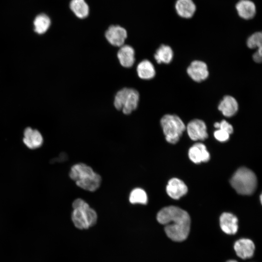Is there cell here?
Instances as JSON below:
<instances>
[{"mask_svg":"<svg viewBox=\"0 0 262 262\" xmlns=\"http://www.w3.org/2000/svg\"><path fill=\"white\" fill-rule=\"evenodd\" d=\"M70 178L79 187L90 192L97 190L101 182L100 176L83 163L74 164L69 172Z\"/></svg>","mask_w":262,"mask_h":262,"instance_id":"7a4b0ae2","label":"cell"},{"mask_svg":"<svg viewBox=\"0 0 262 262\" xmlns=\"http://www.w3.org/2000/svg\"><path fill=\"white\" fill-rule=\"evenodd\" d=\"M188 156L190 159L195 164L207 162L210 158L206 146L201 143H196L190 148Z\"/></svg>","mask_w":262,"mask_h":262,"instance_id":"5bb4252c","label":"cell"},{"mask_svg":"<svg viewBox=\"0 0 262 262\" xmlns=\"http://www.w3.org/2000/svg\"><path fill=\"white\" fill-rule=\"evenodd\" d=\"M227 262H237L235 260H229V261H227Z\"/></svg>","mask_w":262,"mask_h":262,"instance_id":"83f0119b","label":"cell"},{"mask_svg":"<svg viewBox=\"0 0 262 262\" xmlns=\"http://www.w3.org/2000/svg\"><path fill=\"white\" fill-rule=\"evenodd\" d=\"M218 109L224 116L231 117L238 111V103L234 98L227 95L220 101Z\"/></svg>","mask_w":262,"mask_h":262,"instance_id":"2e32d148","label":"cell"},{"mask_svg":"<svg viewBox=\"0 0 262 262\" xmlns=\"http://www.w3.org/2000/svg\"><path fill=\"white\" fill-rule=\"evenodd\" d=\"M218 129H221L224 131L229 134H231L233 131V129L232 125L225 120H223L219 122V127Z\"/></svg>","mask_w":262,"mask_h":262,"instance_id":"484cf974","label":"cell"},{"mask_svg":"<svg viewBox=\"0 0 262 262\" xmlns=\"http://www.w3.org/2000/svg\"><path fill=\"white\" fill-rule=\"evenodd\" d=\"M136 72L139 78L142 80L152 79L156 74L153 64L147 59L143 60L138 63L136 67Z\"/></svg>","mask_w":262,"mask_h":262,"instance_id":"d6986e66","label":"cell"},{"mask_svg":"<svg viewBox=\"0 0 262 262\" xmlns=\"http://www.w3.org/2000/svg\"><path fill=\"white\" fill-rule=\"evenodd\" d=\"M70 8L78 18L83 19L89 15V6L84 0H71Z\"/></svg>","mask_w":262,"mask_h":262,"instance_id":"44dd1931","label":"cell"},{"mask_svg":"<svg viewBox=\"0 0 262 262\" xmlns=\"http://www.w3.org/2000/svg\"><path fill=\"white\" fill-rule=\"evenodd\" d=\"M175 8L180 16L189 18L195 14L196 6L192 0H177Z\"/></svg>","mask_w":262,"mask_h":262,"instance_id":"ac0fdd59","label":"cell"},{"mask_svg":"<svg viewBox=\"0 0 262 262\" xmlns=\"http://www.w3.org/2000/svg\"><path fill=\"white\" fill-rule=\"evenodd\" d=\"M234 249L237 255L243 259L251 258L254 253L255 245L249 239L242 238L234 244Z\"/></svg>","mask_w":262,"mask_h":262,"instance_id":"7c38bea8","label":"cell"},{"mask_svg":"<svg viewBox=\"0 0 262 262\" xmlns=\"http://www.w3.org/2000/svg\"><path fill=\"white\" fill-rule=\"evenodd\" d=\"M117 57L120 65L125 68H130L135 63V51L132 47L124 44L119 47Z\"/></svg>","mask_w":262,"mask_h":262,"instance_id":"4fadbf2b","label":"cell"},{"mask_svg":"<svg viewBox=\"0 0 262 262\" xmlns=\"http://www.w3.org/2000/svg\"><path fill=\"white\" fill-rule=\"evenodd\" d=\"M105 37L111 45L120 47L125 44L127 32L125 28L119 25H111L105 32Z\"/></svg>","mask_w":262,"mask_h":262,"instance_id":"ba28073f","label":"cell"},{"mask_svg":"<svg viewBox=\"0 0 262 262\" xmlns=\"http://www.w3.org/2000/svg\"><path fill=\"white\" fill-rule=\"evenodd\" d=\"M236 216L229 213H223L220 217V226L223 232L228 234H235L238 229Z\"/></svg>","mask_w":262,"mask_h":262,"instance_id":"9a60e30c","label":"cell"},{"mask_svg":"<svg viewBox=\"0 0 262 262\" xmlns=\"http://www.w3.org/2000/svg\"><path fill=\"white\" fill-rule=\"evenodd\" d=\"M129 201L131 204H141L146 205L148 198L146 192L140 188L133 189L130 195Z\"/></svg>","mask_w":262,"mask_h":262,"instance_id":"603a6c76","label":"cell"},{"mask_svg":"<svg viewBox=\"0 0 262 262\" xmlns=\"http://www.w3.org/2000/svg\"><path fill=\"white\" fill-rule=\"evenodd\" d=\"M262 56V47L259 48L253 55V60L256 63H261Z\"/></svg>","mask_w":262,"mask_h":262,"instance_id":"4316f807","label":"cell"},{"mask_svg":"<svg viewBox=\"0 0 262 262\" xmlns=\"http://www.w3.org/2000/svg\"><path fill=\"white\" fill-rule=\"evenodd\" d=\"M22 135V143L30 150L38 149L44 143L43 136L37 129L28 127L23 131Z\"/></svg>","mask_w":262,"mask_h":262,"instance_id":"52a82bcc","label":"cell"},{"mask_svg":"<svg viewBox=\"0 0 262 262\" xmlns=\"http://www.w3.org/2000/svg\"><path fill=\"white\" fill-rule=\"evenodd\" d=\"M246 44L250 49L259 48L262 45V33L256 32L252 34L247 40Z\"/></svg>","mask_w":262,"mask_h":262,"instance_id":"cb8c5ba5","label":"cell"},{"mask_svg":"<svg viewBox=\"0 0 262 262\" xmlns=\"http://www.w3.org/2000/svg\"><path fill=\"white\" fill-rule=\"evenodd\" d=\"M158 222L164 225L167 236L175 242H181L188 237L191 220L184 210L174 206L163 208L157 213Z\"/></svg>","mask_w":262,"mask_h":262,"instance_id":"6da1fadb","label":"cell"},{"mask_svg":"<svg viewBox=\"0 0 262 262\" xmlns=\"http://www.w3.org/2000/svg\"><path fill=\"white\" fill-rule=\"evenodd\" d=\"M230 182L232 187L238 194L249 195L255 191L257 180L255 173L252 170L242 167L234 173Z\"/></svg>","mask_w":262,"mask_h":262,"instance_id":"277c9868","label":"cell"},{"mask_svg":"<svg viewBox=\"0 0 262 262\" xmlns=\"http://www.w3.org/2000/svg\"><path fill=\"white\" fill-rule=\"evenodd\" d=\"M213 134L215 139L221 142L227 141L229 137V134L221 129L216 130Z\"/></svg>","mask_w":262,"mask_h":262,"instance_id":"d4e9b609","label":"cell"},{"mask_svg":"<svg viewBox=\"0 0 262 262\" xmlns=\"http://www.w3.org/2000/svg\"><path fill=\"white\" fill-rule=\"evenodd\" d=\"M187 73L194 81L200 82L209 76L208 66L205 63L199 60L193 61L187 69Z\"/></svg>","mask_w":262,"mask_h":262,"instance_id":"30bf717a","label":"cell"},{"mask_svg":"<svg viewBox=\"0 0 262 262\" xmlns=\"http://www.w3.org/2000/svg\"><path fill=\"white\" fill-rule=\"evenodd\" d=\"M161 124L166 140L171 144L177 143L186 129L182 120L174 115H165L161 119Z\"/></svg>","mask_w":262,"mask_h":262,"instance_id":"8992f818","label":"cell"},{"mask_svg":"<svg viewBox=\"0 0 262 262\" xmlns=\"http://www.w3.org/2000/svg\"><path fill=\"white\" fill-rule=\"evenodd\" d=\"M139 99L140 95L137 90L124 87L116 93L114 105L117 110L122 111L125 115H129L137 109Z\"/></svg>","mask_w":262,"mask_h":262,"instance_id":"5b68a950","label":"cell"},{"mask_svg":"<svg viewBox=\"0 0 262 262\" xmlns=\"http://www.w3.org/2000/svg\"><path fill=\"white\" fill-rule=\"evenodd\" d=\"M71 218L75 226L79 229H87L94 225L97 220L96 211L81 198L74 200Z\"/></svg>","mask_w":262,"mask_h":262,"instance_id":"3957f363","label":"cell"},{"mask_svg":"<svg viewBox=\"0 0 262 262\" xmlns=\"http://www.w3.org/2000/svg\"><path fill=\"white\" fill-rule=\"evenodd\" d=\"M186 130L189 137L194 141L204 140L208 136L206 125L200 119H195L189 122Z\"/></svg>","mask_w":262,"mask_h":262,"instance_id":"9c48e42d","label":"cell"},{"mask_svg":"<svg viewBox=\"0 0 262 262\" xmlns=\"http://www.w3.org/2000/svg\"><path fill=\"white\" fill-rule=\"evenodd\" d=\"M34 30L39 34L45 33L50 25V20L49 17L44 14L38 15L34 20Z\"/></svg>","mask_w":262,"mask_h":262,"instance_id":"7402d4cb","label":"cell"},{"mask_svg":"<svg viewBox=\"0 0 262 262\" xmlns=\"http://www.w3.org/2000/svg\"><path fill=\"white\" fill-rule=\"evenodd\" d=\"M236 8L239 16L245 19L252 18L256 14L255 5L250 0H240L236 4Z\"/></svg>","mask_w":262,"mask_h":262,"instance_id":"e0dca14e","label":"cell"},{"mask_svg":"<svg viewBox=\"0 0 262 262\" xmlns=\"http://www.w3.org/2000/svg\"><path fill=\"white\" fill-rule=\"evenodd\" d=\"M166 191L170 197L178 199L187 193L188 188L183 181L174 178L168 181Z\"/></svg>","mask_w":262,"mask_h":262,"instance_id":"8fae6325","label":"cell"},{"mask_svg":"<svg viewBox=\"0 0 262 262\" xmlns=\"http://www.w3.org/2000/svg\"><path fill=\"white\" fill-rule=\"evenodd\" d=\"M154 57L158 64H169L173 59V52L169 46L162 45L156 50Z\"/></svg>","mask_w":262,"mask_h":262,"instance_id":"ffe728a7","label":"cell"}]
</instances>
